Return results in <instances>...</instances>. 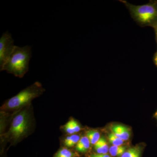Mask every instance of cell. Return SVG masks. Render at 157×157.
<instances>
[{
  "label": "cell",
  "instance_id": "obj_1",
  "mask_svg": "<svg viewBox=\"0 0 157 157\" xmlns=\"http://www.w3.org/2000/svg\"><path fill=\"white\" fill-rule=\"evenodd\" d=\"M32 57L31 47L26 45L20 47L15 45L11 56L1 71L6 70L8 73L22 78L29 69V63Z\"/></svg>",
  "mask_w": 157,
  "mask_h": 157
},
{
  "label": "cell",
  "instance_id": "obj_12",
  "mask_svg": "<svg viewBox=\"0 0 157 157\" xmlns=\"http://www.w3.org/2000/svg\"><path fill=\"white\" fill-rule=\"evenodd\" d=\"M80 137L79 135H73L68 136L65 139L64 143L65 146L67 147H70L76 145L78 141L80 139Z\"/></svg>",
  "mask_w": 157,
  "mask_h": 157
},
{
  "label": "cell",
  "instance_id": "obj_5",
  "mask_svg": "<svg viewBox=\"0 0 157 157\" xmlns=\"http://www.w3.org/2000/svg\"><path fill=\"white\" fill-rule=\"evenodd\" d=\"M15 45L11 34L7 31L2 35L0 39V69L4 65L13 52Z\"/></svg>",
  "mask_w": 157,
  "mask_h": 157
},
{
  "label": "cell",
  "instance_id": "obj_3",
  "mask_svg": "<svg viewBox=\"0 0 157 157\" xmlns=\"http://www.w3.org/2000/svg\"><path fill=\"white\" fill-rule=\"evenodd\" d=\"M44 90L41 83L37 82L8 100L3 105L2 108L6 109H18L30 104L32 100L41 95Z\"/></svg>",
  "mask_w": 157,
  "mask_h": 157
},
{
  "label": "cell",
  "instance_id": "obj_19",
  "mask_svg": "<svg viewBox=\"0 0 157 157\" xmlns=\"http://www.w3.org/2000/svg\"><path fill=\"white\" fill-rule=\"evenodd\" d=\"M90 157H100L99 156L98 154H92L90 155Z\"/></svg>",
  "mask_w": 157,
  "mask_h": 157
},
{
  "label": "cell",
  "instance_id": "obj_11",
  "mask_svg": "<svg viewBox=\"0 0 157 157\" xmlns=\"http://www.w3.org/2000/svg\"><path fill=\"white\" fill-rule=\"evenodd\" d=\"M141 149L139 147H131L126 151L121 157H140Z\"/></svg>",
  "mask_w": 157,
  "mask_h": 157
},
{
  "label": "cell",
  "instance_id": "obj_4",
  "mask_svg": "<svg viewBox=\"0 0 157 157\" xmlns=\"http://www.w3.org/2000/svg\"><path fill=\"white\" fill-rule=\"evenodd\" d=\"M29 125L28 112L24 110L19 113L13 119L9 129V134L11 139L14 141L19 140L26 133Z\"/></svg>",
  "mask_w": 157,
  "mask_h": 157
},
{
  "label": "cell",
  "instance_id": "obj_18",
  "mask_svg": "<svg viewBox=\"0 0 157 157\" xmlns=\"http://www.w3.org/2000/svg\"><path fill=\"white\" fill-rule=\"evenodd\" d=\"M154 60L155 64L157 67V51L155 54L154 57Z\"/></svg>",
  "mask_w": 157,
  "mask_h": 157
},
{
  "label": "cell",
  "instance_id": "obj_15",
  "mask_svg": "<svg viewBox=\"0 0 157 157\" xmlns=\"http://www.w3.org/2000/svg\"><path fill=\"white\" fill-rule=\"evenodd\" d=\"M64 129L66 132H67L68 134H70V135H72V134L75 133V131H74L73 126H72L71 120L69 121L65 124Z\"/></svg>",
  "mask_w": 157,
  "mask_h": 157
},
{
  "label": "cell",
  "instance_id": "obj_16",
  "mask_svg": "<svg viewBox=\"0 0 157 157\" xmlns=\"http://www.w3.org/2000/svg\"><path fill=\"white\" fill-rule=\"evenodd\" d=\"M71 121L75 133L79 132L81 130V128L77 122H76V121L73 120H71Z\"/></svg>",
  "mask_w": 157,
  "mask_h": 157
},
{
  "label": "cell",
  "instance_id": "obj_14",
  "mask_svg": "<svg viewBox=\"0 0 157 157\" xmlns=\"http://www.w3.org/2000/svg\"><path fill=\"white\" fill-rule=\"evenodd\" d=\"M75 155L73 152L67 149L63 148L59 150L55 155L54 157H74Z\"/></svg>",
  "mask_w": 157,
  "mask_h": 157
},
{
  "label": "cell",
  "instance_id": "obj_2",
  "mask_svg": "<svg viewBox=\"0 0 157 157\" xmlns=\"http://www.w3.org/2000/svg\"><path fill=\"white\" fill-rule=\"evenodd\" d=\"M128 9L132 18L141 27L153 28L157 25V1H150L141 6H135L126 1H121Z\"/></svg>",
  "mask_w": 157,
  "mask_h": 157
},
{
  "label": "cell",
  "instance_id": "obj_8",
  "mask_svg": "<svg viewBox=\"0 0 157 157\" xmlns=\"http://www.w3.org/2000/svg\"><path fill=\"white\" fill-rule=\"evenodd\" d=\"M90 144L89 140L86 136L82 137L76 145V150L80 152H86L89 149Z\"/></svg>",
  "mask_w": 157,
  "mask_h": 157
},
{
  "label": "cell",
  "instance_id": "obj_9",
  "mask_svg": "<svg viewBox=\"0 0 157 157\" xmlns=\"http://www.w3.org/2000/svg\"><path fill=\"white\" fill-rule=\"evenodd\" d=\"M126 151V147L123 145L116 146L112 145L109 148V154L112 156L120 157H121L124 153Z\"/></svg>",
  "mask_w": 157,
  "mask_h": 157
},
{
  "label": "cell",
  "instance_id": "obj_13",
  "mask_svg": "<svg viewBox=\"0 0 157 157\" xmlns=\"http://www.w3.org/2000/svg\"><path fill=\"white\" fill-rule=\"evenodd\" d=\"M108 138L109 143H111L113 145H116V146L122 145L125 142V140L118 137L113 132L109 134Z\"/></svg>",
  "mask_w": 157,
  "mask_h": 157
},
{
  "label": "cell",
  "instance_id": "obj_6",
  "mask_svg": "<svg viewBox=\"0 0 157 157\" xmlns=\"http://www.w3.org/2000/svg\"><path fill=\"white\" fill-rule=\"evenodd\" d=\"M111 130L113 134L125 141L130 138V131L127 127L121 125H115L111 128Z\"/></svg>",
  "mask_w": 157,
  "mask_h": 157
},
{
  "label": "cell",
  "instance_id": "obj_20",
  "mask_svg": "<svg viewBox=\"0 0 157 157\" xmlns=\"http://www.w3.org/2000/svg\"><path fill=\"white\" fill-rule=\"evenodd\" d=\"M155 117L157 121V111L156 113L155 114Z\"/></svg>",
  "mask_w": 157,
  "mask_h": 157
},
{
  "label": "cell",
  "instance_id": "obj_10",
  "mask_svg": "<svg viewBox=\"0 0 157 157\" xmlns=\"http://www.w3.org/2000/svg\"><path fill=\"white\" fill-rule=\"evenodd\" d=\"M86 136L88 138L90 144L93 145L95 144L101 138L100 133L97 130H94L87 131L86 133Z\"/></svg>",
  "mask_w": 157,
  "mask_h": 157
},
{
  "label": "cell",
  "instance_id": "obj_17",
  "mask_svg": "<svg viewBox=\"0 0 157 157\" xmlns=\"http://www.w3.org/2000/svg\"><path fill=\"white\" fill-rule=\"evenodd\" d=\"M153 28L155 30V34L156 41L157 43V25L155 26Z\"/></svg>",
  "mask_w": 157,
  "mask_h": 157
},
{
  "label": "cell",
  "instance_id": "obj_7",
  "mask_svg": "<svg viewBox=\"0 0 157 157\" xmlns=\"http://www.w3.org/2000/svg\"><path fill=\"white\" fill-rule=\"evenodd\" d=\"M109 147L106 139L101 137L98 142L94 144V149L99 154H106L109 152Z\"/></svg>",
  "mask_w": 157,
  "mask_h": 157
}]
</instances>
